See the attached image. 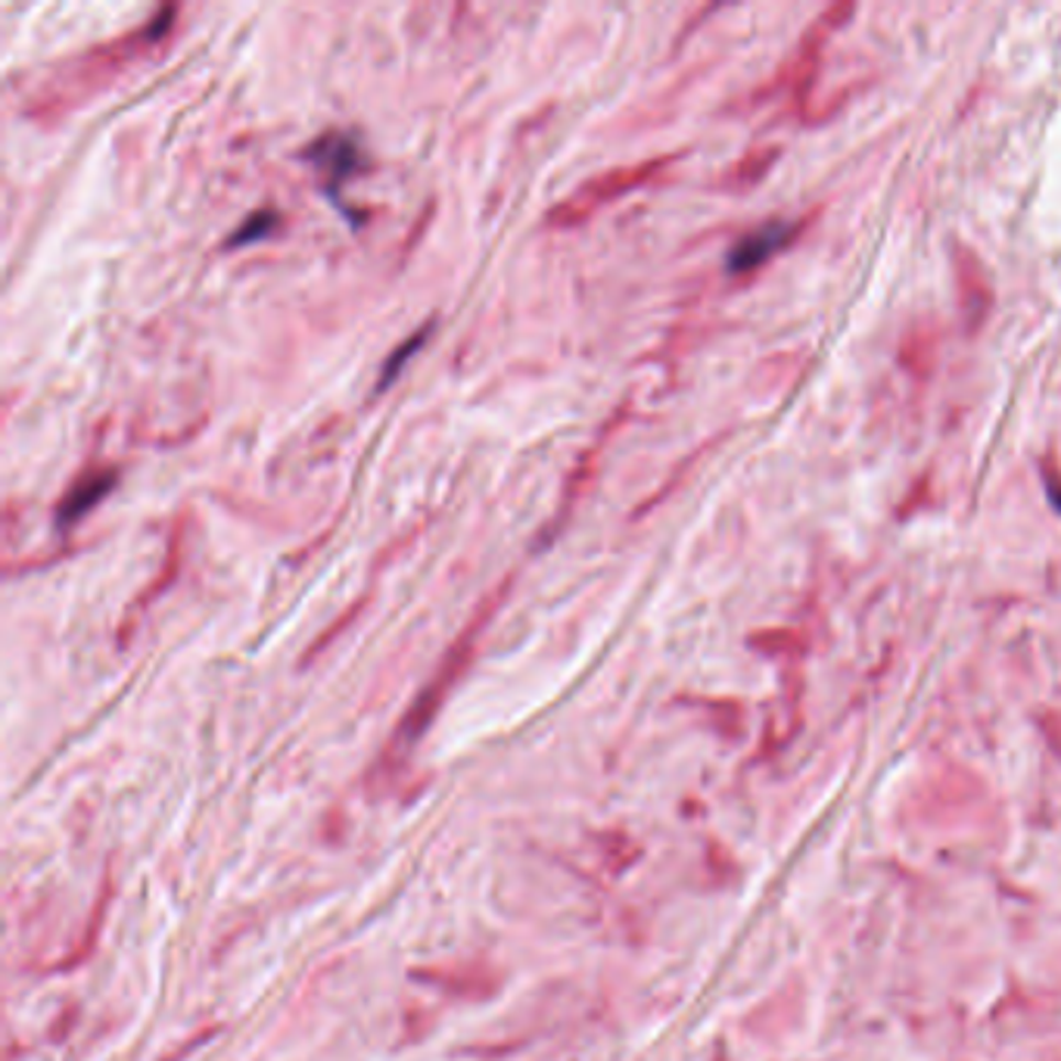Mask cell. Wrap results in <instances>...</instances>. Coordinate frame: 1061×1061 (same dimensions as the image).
Segmentation results:
<instances>
[{"label":"cell","mask_w":1061,"mask_h":1061,"mask_svg":"<svg viewBox=\"0 0 1061 1061\" xmlns=\"http://www.w3.org/2000/svg\"><path fill=\"white\" fill-rule=\"evenodd\" d=\"M800 224H791V221H769L763 228L751 231L744 240H738L729 256V268L734 275H748L753 268H760L769 256H775L778 250H785L791 237L797 234Z\"/></svg>","instance_id":"cell-1"},{"label":"cell","mask_w":1061,"mask_h":1061,"mask_svg":"<svg viewBox=\"0 0 1061 1061\" xmlns=\"http://www.w3.org/2000/svg\"><path fill=\"white\" fill-rule=\"evenodd\" d=\"M306 159L324 172L330 190L336 194V181H346L349 175L358 168V147L349 141L346 134H324L321 141H314L306 150Z\"/></svg>","instance_id":"cell-2"},{"label":"cell","mask_w":1061,"mask_h":1061,"mask_svg":"<svg viewBox=\"0 0 1061 1061\" xmlns=\"http://www.w3.org/2000/svg\"><path fill=\"white\" fill-rule=\"evenodd\" d=\"M112 486H115V474H112V471H93V474L81 476L73 489L66 493L63 505H59V523L66 527V523L78 520L81 513L91 511L93 505L110 493Z\"/></svg>","instance_id":"cell-3"},{"label":"cell","mask_w":1061,"mask_h":1061,"mask_svg":"<svg viewBox=\"0 0 1061 1061\" xmlns=\"http://www.w3.org/2000/svg\"><path fill=\"white\" fill-rule=\"evenodd\" d=\"M955 258L962 262V268H959V284H962V290H965V314H969L971 328H974V324L987 314V306H990L987 284H984V287H971V277L981 275V265H977V258L965 253V246H959Z\"/></svg>","instance_id":"cell-4"},{"label":"cell","mask_w":1061,"mask_h":1061,"mask_svg":"<svg viewBox=\"0 0 1061 1061\" xmlns=\"http://www.w3.org/2000/svg\"><path fill=\"white\" fill-rule=\"evenodd\" d=\"M427 336H430V328L421 330V333H415V336H411L408 343H402V346H399V352H396V355H393V358H389V362H386V365H384V377H380V389H386V386H389V384H393V380H396V374L402 371L405 362H408V358H411V355L418 352V346H421V343H423V340H427Z\"/></svg>","instance_id":"cell-5"},{"label":"cell","mask_w":1061,"mask_h":1061,"mask_svg":"<svg viewBox=\"0 0 1061 1061\" xmlns=\"http://www.w3.org/2000/svg\"><path fill=\"white\" fill-rule=\"evenodd\" d=\"M275 212H256L253 219L243 221V228H240L234 237L228 240V246H240V243H246V240H258L262 234H268V231L275 228Z\"/></svg>","instance_id":"cell-6"},{"label":"cell","mask_w":1061,"mask_h":1061,"mask_svg":"<svg viewBox=\"0 0 1061 1061\" xmlns=\"http://www.w3.org/2000/svg\"><path fill=\"white\" fill-rule=\"evenodd\" d=\"M1046 486H1049V495H1052L1056 508L1061 511V467L1056 471V467H1049V464H1046Z\"/></svg>","instance_id":"cell-7"}]
</instances>
